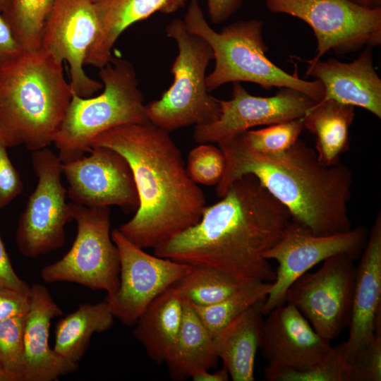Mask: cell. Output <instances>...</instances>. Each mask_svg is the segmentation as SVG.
<instances>
[{"label":"cell","instance_id":"obj_42","mask_svg":"<svg viewBox=\"0 0 381 381\" xmlns=\"http://www.w3.org/2000/svg\"><path fill=\"white\" fill-rule=\"evenodd\" d=\"M12 0H0V12L5 14L9 9Z\"/></svg>","mask_w":381,"mask_h":381},{"label":"cell","instance_id":"obj_6","mask_svg":"<svg viewBox=\"0 0 381 381\" xmlns=\"http://www.w3.org/2000/svg\"><path fill=\"white\" fill-rule=\"evenodd\" d=\"M99 76L104 87L99 95L84 98L73 92L53 142L62 164L83 157L90 151L93 139L109 129L150 122L136 73L130 61L114 57L99 68Z\"/></svg>","mask_w":381,"mask_h":381},{"label":"cell","instance_id":"obj_21","mask_svg":"<svg viewBox=\"0 0 381 381\" xmlns=\"http://www.w3.org/2000/svg\"><path fill=\"white\" fill-rule=\"evenodd\" d=\"M187 0H93L98 28L88 49L84 65L100 68L114 56L112 49L121 34L132 24L157 12L170 14L183 8Z\"/></svg>","mask_w":381,"mask_h":381},{"label":"cell","instance_id":"obj_15","mask_svg":"<svg viewBox=\"0 0 381 381\" xmlns=\"http://www.w3.org/2000/svg\"><path fill=\"white\" fill-rule=\"evenodd\" d=\"M219 102V118L195 126L193 138L197 143L221 144L255 126L301 119L315 104L306 95L289 87L279 88L271 97L254 96L238 82L233 83L231 98Z\"/></svg>","mask_w":381,"mask_h":381},{"label":"cell","instance_id":"obj_27","mask_svg":"<svg viewBox=\"0 0 381 381\" xmlns=\"http://www.w3.org/2000/svg\"><path fill=\"white\" fill-rule=\"evenodd\" d=\"M271 285L272 282L249 281L226 298L214 304L200 306L187 302L214 338L246 309L265 300Z\"/></svg>","mask_w":381,"mask_h":381},{"label":"cell","instance_id":"obj_10","mask_svg":"<svg viewBox=\"0 0 381 381\" xmlns=\"http://www.w3.org/2000/svg\"><path fill=\"white\" fill-rule=\"evenodd\" d=\"M31 159L37 183L19 218L16 240L23 255L36 258L64 246L65 226L73 218L58 155L45 147L33 151Z\"/></svg>","mask_w":381,"mask_h":381},{"label":"cell","instance_id":"obj_14","mask_svg":"<svg viewBox=\"0 0 381 381\" xmlns=\"http://www.w3.org/2000/svg\"><path fill=\"white\" fill-rule=\"evenodd\" d=\"M98 28L93 0H54L44 24L40 48L56 61H66L72 91L87 98L103 87L83 66Z\"/></svg>","mask_w":381,"mask_h":381},{"label":"cell","instance_id":"obj_37","mask_svg":"<svg viewBox=\"0 0 381 381\" xmlns=\"http://www.w3.org/2000/svg\"><path fill=\"white\" fill-rule=\"evenodd\" d=\"M0 286L30 295L31 286L21 279L12 267L8 255L0 236Z\"/></svg>","mask_w":381,"mask_h":381},{"label":"cell","instance_id":"obj_3","mask_svg":"<svg viewBox=\"0 0 381 381\" xmlns=\"http://www.w3.org/2000/svg\"><path fill=\"white\" fill-rule=\"evenodd\" d=\"M218 145L226 162L216 186L218 197L231 182L251 174L288 210L291 220L312 234L330 235L352 228L348 207L353 175L347 166L322 163L315 150L300 139L277 154L258 152L239 135Z\"/></svg>","mask_w":381,"mask_h":381},{"label":"cell","instance_id":"obj_40","mask_svg":"<svg viewBox=\"0 0 381 381\" xmlns=\"http://www.w3.org/2000/svg\"><path fill=\"white\" fill-rule=\"evenodd\" d=\"M229 376L226 369L223 366L214 373H210L205 369L200 370L194 373L190 377L193 381H227Z\"/></svg>","mask_w":381,"mask_h":381},{"label":"cell","instance_id":"obj_33","mask_svg":"<svg viewBox=\"0 0 381 381\" xmlns=\"http://www.w3.org/2000/svg\"><path fill=\"white\" fill-rule=\"evenodd\" d=\"M270 381H352L349 365L341 357L335 347L323 361L301 370H284L272 377Z\"/></svg>","mask_w":381,"mask_h":381},{"label":"cell","instance_id":"obj_22","mask_svg":"<svg viewBox=\"0 0 381 381\" xmlns=\"http://www.w3.org/2000/svg\"><path fill=\"white\" fill-rule=\"evenodd\" d=\"M264 301L252 305L213 338L214 353L233 381L255 380V356L262 337Z\"/></svg>","mask_w":381,"mask_h":381},{"label":"cell","instance_id":"obj_8","mask_svg":"<svg viewBox=\"0 0 381 381\" xmlns=\"http://www.w3.org/2000/svg\"><path fill=\"white\" fill-rule=\"evenodd\" d=\"M77 234L70 250L40 272L47 283L72 282L113 295L119 286L120 262L110 232L109 207H86L71 202Z\"/></svg>","mask_w":381,"mask_h":381},{"label":"cell","instance_id":"obj_1","mask_svg":"<svg viewBox=\"0 0 381 381\" xmlns=\"http://www.w3.org/2000/svg\"><path fill=\"white\" fill-rule=\"evenodd\" d=\"M220 198L204 207L198 223L153 248L154 254L244 282H272L275 271L264 255L291 222L289 212L251 174L231 182Z\"/></svg>","mask_w":381,"mask_h":381},{"label":"cell","instance_id":"obj_41","mask_svg":"<svg viewBox=\"0 0 381 381\" xmlns=\"http://www.w3.org/2000/svg\"><path fill=\"white\" fill-rule=\"evenodd\" d=\"M354 4L368 8H381V0H350Z\"/></svg>","mask_w":381,"mask_h":381},{"label":"cell","instance_id":"obj_43","mask_svg":"<svg viewBox=\"0 0 381 381\" xmlns=\"http://www.w3.org/2000/svg\"><path fill=\"white\" fill-rule=\"evenodd\" d=\"M0 381H8L7 378L4 375V374L2 373V371L0 370Z\"/></svg>","mask_w":381,"mask_h":381},{"label":"cell","instance_id":"obj_38","mask_svg":"<svg viewBox=\"0 0 381 381\" xmlns=\"http://www.w3.org/2000/svg\"><path fill=\"white\" fill-rule=\"evenodd\" d=\"M23 52L10 25L0 12V66L16 59Z\"/></svg>","mask_w":381,"mask_h":381},{"label":"cell","instance_id":"obj_35","mask_svg":"<svg viewBox=\"0 0 381 381\" xmlns=\"http://www.w3.org/2000/svg\"><path fill=\"white\" fill-rule=\"evenodd\" d=\"M7 148L0 143V210L23 190L21 178L9 158Z\"/></svg>","mask_w":381,"mask_h":381},{"label":"cell","instance_id":"obj_39","mask_svg":"<svg viewBox=\"0 0 381 381\" xmlns=\"http://www.w3.org/2000/svg\"><path fill=\"white\" fill-rule=\"evenodd\" d=\"M211 21L219 24L226 20L241 7L243 0H206Z\"/></svg>","mask_w":381,"mask_h":381},{"label":"cell","instance_id":"obj_12","mask_svg":"<svg viewBox=\"0 0 381 381\" xmlns=\"http://www.w3.org/2000/svg\"><path fill=\"white\" fill-rule=\"evenodd\" d=\"M368 237V231L363 226L320 236L291 220L277 242L264 255L267 260L278 263L275 279L262 304L264 315L284 304L285 294L291 284L317 264L338 254L358 259Z\"/></svg>","mask_w":381,"mask_h":381},{"label":"cell","instance_id":"obj_31","mask_svg":"<svg viewBox=\"0 0 381 381\" xmlns=\"http://www.w3.org/2000/svg\"><path fill=\"white\" fill-rule=\"evenodd\" d=\"M302 118L248 130L238 135L250 148L265 154H277L289 149L303 129Z\"/></svg>","mask_w":381,"mask_h":381},{"label":"cell","instance_id":"obj_28","mask_svg":"<svg viewBox=\"0 0 381 381\" xmlns=\"http://www.w3.org/2000/svg\"><path fill=\"white\" fill-rule=\"evenodd\" d=\"M244 283L211 267L192 266L174 286L183 301L206 306L226 298Z\"/></svg>","mask_w":381,"mask_h":381},{"label":"cell","instance_id":"obj_24","mask_svg":"<svg viewBox=\"0 0 381 381\" xmlns=\"http://www.w3.org/2000/svg\"><path fill=\"white\" fill-rule=\"evenodd\" d=\"M218 359L212 336L189 303L183 301L181 326L165 361L171 378L186 380L200 370L215 366Z\"/></svg>","mask_w":381,"mask_h":381},{"label":"cell","instance_id":"obj_32","mask_svg":"<svg viewBox=\"0 0 381 381\" xmlns=\"http://www.w3.org/2000/svg\"><path fill=\"white\" fill-rule=\"evenodd\" d=\"M186 171L193 181L205 186H217L225 169V158L219 147L202 143L192 149L188 156Z\"/></svg>","mask_w":381,"mask_h":381},{"label":"cell","instance_id":"obj_7","mask_svg":"<svg viewBox=\"0 0 381 381\" xmlns=\"http://www.w3.org/2000/svg\"><path fill=\"white\" fill-rule=\"evenodd\" d=\"M165 32L178 47L171 68L174 80L159 99L145 105L149 121L168 132L215 121L220 104L219 99L209 94L206 85V69L214 59L210 45L188 31L181 19L171 20Z\"/></svg>","mask_w":381,"mask_h":381},{"label":"cell","instance_id":"obj_2","mask_svg":"<svg viewBox=\"0 0 381 381\" xmlns=\"http://www.w3.org/2000/svg\"><path fill=\"white\" fill-rule=\"evenodd\" d=\"M92 147L114 150L130 166L139 205L118 229L131 242L155 248L200 219L205 195L189 177L169 132L150 122L125 124L97 135Z\"/></svg>","mask_w":381,"mask_h":381},{"label":"cell","instance_id":"obj_34","mask_svg":"<svg viewBox=\"0 0 381 381\" xmlns=\"http://www.w3.org/2000/svg\"><path fill=\"white\" fill-rule=\"evenodd\" d=\"M352 381L381 380V328L370 342L349 363Z\"/></svg>","mask_w":381,"mask_h":381},{"label":"cell","instance_id":"obj_16","mask_svg":"<svg viewBox=\"0 0 381 381\" xmlns=\"http://www.w3.org/2000/svg\"><path fill=\"white\" fill-rule=\"evenodd\" d=\"M88 156L61 164L68 183L66 194L72 203L86 207L116 205L136 210L139 200L129 164L119 152L92 147Z\"/></svg>","mask_w":381,"mask_h":381},{"label":"cell","instance_id":"obj_23","mask_svg":"<svg viewBox=\"0 0 381 381\" xmlns=\"http://www.w3.org/2000/svg\"><path fill=\"white\" fill-rule=\"evenodd\" d=\"M183 301L173 285L156 297L138 319L133 335L157 364L165 362L182 320Z\"/></svg>","mask_w":381,"mask_h":381},{"label":"cell","instance_id":"obj_13","mask_svg":"<svg viewBox=\"0 0 381 381\" xmlns=\"http://www.w3.org/2000/svg\"><path fill=\"white\" fill-rule=\"evenodd\" d=\"M111 236L119 254V286L105 301L114 318L131 326L156 297L180 280L192 266L146 253L118 229L111 232Z\"/></svg>","mask_w":381,"mask_h":381},{"label":"cell","instance_id":"obj_17","mask_svg":"<svg viewBox=\"0 0 381 381\" xmlns=\"http://www.w3.org/2000/svg\"><path fill=\"white\" fill-rule=\"evenodd\" d=\"M267 315L260 347L268 363L264 371L267 380L284 370L310 368L332 352L330 341L319 335L293 305L284 303Z\"/></svg>","mask_w":381,"mask_h":381},{"label":"cell","instance_id":"obj_36","mask_svg":"<svg viewBox=\"0 0 381 381\" xmlns=\"http://www.w3.org/2000/svg\"><path fill=\"white\" fill-rule=\"evenodd\" d=\"M30 306L29 295L0 286V322L14 317L25 315Z\"/></svg>","mask_w":381,"mask_h":381},{"label":"cell","instance_id":"obj_4","mask_svg":"<svg viewBox=\"0 0 381 381\" xmlns=\"http://www.w3.org/2000/svg\"><path fill=\"white\" fill-rule=\"evenodd\" d=\"M62 63L41 49L0 66V143L33 152L54 142L72 98Z\"/></svg>","mask_w":381,"mask_h":381},{"label":"cell","instance_id":"obj_11","mask_svg":"<svg viewBox=\"0 0 381 381\" xmlns=\"http://www.w3.org/2000/svg\"><path fill=\"white\" fill-rule=\"evenodd\" d=\"M338 254L323 261L315 272H306L287 289L284 302L293 305L315 331L331 341L349 325L356 266Z\"/></svg>","mask_w":381,"mask_h":381},{"label":"cell","instance_id":"obj_26","mask_svg":"<svg viewBox=\"0 0 381 381\" xmlns=\"http://www.w3.org/2000/svg\"><path fill=\"white\" fill-rule=\"evenodd\" d=\"M114 323V316L106 301L80 304L58 322L53 349L64 359L78 363L93 334L108 330Z\"/></svg>","mask_w":381,"mask_h":381},{"label":"cell","instance_id":"obj_29","mask_svg":"<svg viewBox=\"0 0 381 381\" xmlns=\"http://www.w3.org/2000/svg\"><path fill=\"white\" fill-rule=\"evenodd\" d=\"M54 0H12L3 14L24 52L40 48L42 30Z\"/></svg>","mask_w":381,"mask_h":381},{"label":"cell","instance_id":"obj_20","mask_svg":"<svg viewBox=\"0 0 381 381\" xmlns=\"http://www.w3.org/2000/svg\"><path fill=\"white\" fill-rule=\"evenodd\" d=\"M30 298V306L25 315L23 336L25 381L57 380L78 368V363L64 359L49 346L51 321L61 316L63 311L44 285L33 284Z\"/></svg>","mask_w":381,"mask_h":381},{"label":"cell","instance_id":"obj_25","mask_svg":"<svg viewBox=\"0 0 381 381\" xmlns=\"http://www.w3.org/2000/svg\"><path fill=\"white\" fill-rule=\"evenodd\" d=\"M353 106L334 99L315 103L302 117L303 128L315 136V152L326 165L340 162L349 149V129L355 118Z\"/></svg>","mask_w":381,"mask_h":381},{"label":"cell","instance_id":"obj_19","mask_svg":"<svg viewBox=\"0 0 381 381\" xmlns=\"http://www.w3.org/2000/svg\"><path fill=\"white\" fill-rule=\"evenodd\" d=\"M306 62V75L319 80L325 87L322 99L362 107L381 118V79L373 66L372 47L363 48L350 63L334 59Z\"/></svg>","mask_w":381,"mask_h":381},{"label":"cell","instance_id":"obj_5","mask_svg":"<svg viewBox=\"0 0 381 381\" xmlns=\"http://www.w3.org/2000/svg\"><path fill=\"white\" fill-rule=\"evenodd\" d=\"M183 20L188 31L204 38L212 49L215 64L206 76L209 90L228 83L249 82L266 90L291 88L315 103L324 98L325 90L319 80L308 81L289 74L267 57L261 20H240L218 32L207 22L198 0H190Z\"/></svg>","mask_w":381,"mask_h":381},{"label":"cell","instance_id":"obj_18","mask_svg":"<svg viewBox=\"0 0 381 381\" xmlns=\"http://www.w3.org/2000/svg\"><path fill=\"white\" fill-rule=\"evenodd\" d=\"M356 266L349 337L334 346L347 363L381 328V214H377Z\"/></svg>","mask_w":381,"mask_h":381},{"label":"cell","instance_id":"obj_30","mask_svg":"<svg viewBox=\"0 0 381 381\" xmlns=\"http://www.w3.org/2000/svg\"><path fill=\"white\" fill-rule=\"evenodd\" d=\"M25 315L0 322V370L8 381H25L23 339Z\"/></svg>","mask_w":381,"mask_h":381},{"label":"cell","instance_id":"obj_9","mask_svg":"<svg viewBox=\"0 0 381 381\" xmlns=\"http://www.w3.org/2000/svg\"><path fill=\"white\" fill-rule=\"evenodd\" d=\"M273 13L298 18L313 30L320 59L332 50L346 54L381 44V8H368L350 0H265Z\"/></svg>","mask_w":381,"mask_h":381}]
</instances>
